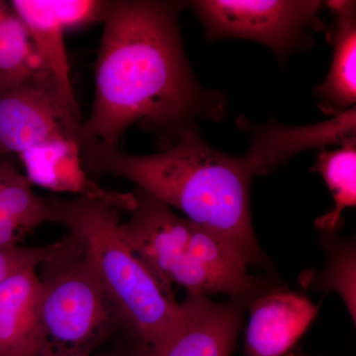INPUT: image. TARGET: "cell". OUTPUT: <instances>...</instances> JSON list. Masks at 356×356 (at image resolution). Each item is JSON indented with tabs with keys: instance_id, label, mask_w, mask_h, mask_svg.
<instances>
[{
	"instance_id": "ffe728a7",
	"label": "cell",
	"mask_w": 356,
	"mask_h": 356,
	"mask_svg": "<svg viewBox=\"0 0 356 356\" xmlns=\"http://www.w3.org/2000/svg\"><path fill=\"white\" fill-rule=\"evenodd\" d=\"M103 346L89 356H149V350L147 348L125 332H123L121 341H117L109 348H103Z\"/></svg>"
},
{
	"instance_id": "7402d4cb",
	"label": "cell",
	"mask_w": 356,
	"mask_h": 356,
	"mask_svg": "<svg viewBox=\"0 0 356 356\" xmlns=\"http://www.w3.org/2000/svg\"><path fill=\"white\" fill-rule=\"evenodd\" d=\"M287 356H298V355H292V353H291V355H288Z\"/></svg>"
},
{
	"instance_id": "8fae6325",
	"label": "cell",
	"mask_w": 356,
	"mask_h": 356,
	"mask_svg": "<svg viewBox=\"0 0 356 356\" xmlns=\"http://www.w3.org/2000/svg\"><path fill=\"white\" fill-rule=\"evenodd\" d=\"M334 21L329 33L332 58L329 74L314 90L320 109L337 117L355 108L356 102V2H325Z\"/></svg>"
},
{
	"instance_id": "d6986e66",
	"label": "cell",
	"mask_w": 356,
	"mask_h": 356,
	"mask_svg": "<svg viewBox=\"0 0 356 356\" xmlns=\"http://www.w3.org/2000/svg\"><path fill=\"white\" fill-rule=\"evenodd\" d=\"M53 248V243L41 247L0 248V284L11 273L28 264L40 266Z\"/></svg>"
},
{
	"instance_id": "9a60e30c",
	"label": "cell",
	"mask_w": 356,
	"mask_h": 356,
	"mask_svg": "<svg viewBox=\"0 0 356 356\" xmlns=\"http://www.w3.org/2000/svg\"><path fill=\"white\" fill-rule=\"evenodd\" d=\"M315 170L324 178L334 198V207L316 221L318 228L334 231L341 215L348 208L356 205V140L344 142L332 151L323 149L318 154Z\"/></svg>"
},
{
	"instance_id": "5b68a950",
	"label": "cell",
	"mask_w": 356,
	"mask_h": 356,
	"mask_svg": "<svg viewBox=\"0 0 356 356\" xmlns=\"http://www.w3.org/2000/svg\"><path fill=\"white\" fill-rule=\"evenodd\" d=\"M135 205L121 222L124 240L170 292L173 285L187 294H216L214 283L198 261L195 224L177 215L170 206L135 186Z\"/></svg>"
},
{
	"instance_id": "44dd1931",
	"label": "cell",
	"mask_w": 356,
	"mask_h": 356,
	"mask_svg": "<svg viewBox=\"0 0 356 356\" xmlns=\"http://www.w3.org/2000/svg\"><path fill=\"white\" fill-rule=\"evenodd\" d=\"M9 9V3L6 1H1L0 0V26H1L2 21H3L4 16Z\"/></svg>"
},
{
	"instance_id": "ac0fdd59",
	"label": "cell",
	"mask_w": 356,
	"mask_h": 356,
	"mask_svg": "<svg viewBox=\"0 0 356 356\" xmlns=\"http://www.w3.org/2000/svg\"><path fill=\"white\" fill-rule=\"evenodd\" d=\"M65 31L102 22L108 0H51Z\"/></svg>"
},
{
	"instance_id": "277c9868",
	"label": "cell",
	"mask_w": 356,
	"mask_h": 356,
	"mask_svg": "<svg viewBox=\"0 0 356 356\" xmlns=\"http://www.w3.org/2000/svg\"><path fill=\"white\" fill-rule=\"evenodd\" d=\"M39 310L55 356H89L123 325L81 243L67 234L38 266Z\"/></svg>"
},
{
	"instance_id": "9c48e42d",
	"label": "cell",
	"mask_w": 356,
	"mask_h": 356,
	"mask_svg": "<svg viewBox=\"0 0 356 356\" xmlns=\"http://www.w3.org/2000/svg\"><path fill=\"white\" fill-rule=\"evenodd\" d=\"M250 306L245 356H287L318 312L308 297L285 290L255 297Z\"/></svg>"
},
{
	"instance_id": "7a4b0ae2",
	"label": "cell",
	"mask_w": 356,
	"mask_h": 356,
	"mask_svg": "<svg viewBox=\"0 0 356 356\" xmlns=\"http://www.w3.org/2000/svg\"><path fill=\"white\" fill-rule=\"evenodd\" d=\"M81 163L88 177L125 178L181 211L235 248L248 264L264 259L250 214L252 177L268 172L257 145L252 143L245 156H231L210 147L194 127L156 154L136 156L119 149Z\"/></svg>"
},
{
	"instance_id": "8992f818",
	"label": "cell",
	"mask_w": 356,
	"mask_h": 356,
	"mask_svg": "<svg viewBox=\"0 0 356 356\" xmlns=\"http://www.w3.org/2000/svg\"><path fill=\"white\" fill-rule=\"evenodd\" d=\"M208 42L252 40L268 47L280 60L310 48L314 33L324 29L318 0H197L192 1Z\"/></svg>"
},
{
	"instance_id": "30bf717a",
	"label": "cell",
	"mask_w": 356,
	"mask_h": 356,
	"mask_svg": "<svg viewBox=\"0 0 356 356\" xmlns=\"http://www.w3.org/2000/svg\"><path fill=\"white\" fill-rule=\"evenodd\" d=\"M39 266L18 268L0 284V356H53L40 318Z\"/></svg>"
},
{
	"instance_id": "e0dca14e",
	"label": "cell",
	"mask_w": 356,
	"mask_h": 356,
	"mask_svg": "<svg viewBox=\"0 0 356 356\" xmlns=\"http://www.w3.org/2000/svg\"><path fill=\"white\" fill-rule=\"evenodd\" d=\"M318 289L339 293L355 322V248L346 243L332 252L329 264L317 282Z\"/></svg>"
},
{
	"instance_id": "5bb4252c",
	"label": "cell",
	"mask_w": 356,
	"mask_h": 356,
	"mask_svg": "<svg viewBox=\"0 0 356 356\" xmlns=\"http://www.w3.org/2000/svg\"><path fill=\"white\" fill-rule=\"evenodd\" d=\"M9 6L24 23L44 70L72 102H76L70 79L65 29L51 0H11Z\"/></svg>"
},
{
	"instance_id": "ba28073f",
	"label": "cell",
	"mask_w": 356,
	"mask_h": 356,
	"mask_svg": "<svg viewBox=\"0 0 356 356\" xmlns=\"http://www.w3.org/2000/svg\"><path fill=\"white\" fill-rule=\"evenodd\" d=\"M248 299L212 301L187 294L181 302L185 318L180 331L163 348L149 356H232L243 324Z\"/></svg>"
},
{
	"instance_id": "7c38bea8",
	"label": "cell",
	"mask_w": 356,
	"mask_h": 356,
	"mask_svg": "<svg viewBox=\"0 0 356 356\" xmlns=\"http://www.w3.org/2000/svg\"><path fill=\"white\" fill-rule=\"evenodd\" d=\"M46 222H51L48 199L37 195L28 178L0 159V248L21 245Z\"/></svg>"
},
{
	"instance_id": "6da1fadb",
	"label": "cell",
	"mask_w": 356,
	"mask_h": 356,
	"mask_svg": "<svg viewBox=\"0 0 356 356\" xmlns=\"http://www.w3.org/2000/svg\"><path fill=\"white\" fill-rule=\"evenodd\" d=\"M187 4L170 0H108L95 65L92 110L79 131L81 159L121 149L135 124L161 149L200 119L221 121L226 96L198 83L185 54L178 16Z\"/></svg>"
},
{
	"instance_id": "3957f363",
	"label": "cell",
	"mask_w": 356,
	"mask_h": 356,
	"mask_svg": "<svg viewBox=\"0 0 356 356\" xmlns=\"http://www.w3.org/2000/svg\"><path fill=\"white\" fill-rule=\"evenodd\" d=\"M47 199L51 222L64 226L81 243L124 331L151 353L163 348L184 325V307L121 235L120 211L132 209V192Z\"/></svg>"
},
{
	"instance_id": "2e32d148",
	"label": "cell",
	"mask_w": 356,
	"mask_h": 356,
	"mask_svg": "<svg viewBox=\"0 0 356 356\" xmlns=\"http://www.w3.org/2000/svg\"><path fill=\"white\" fill-rule=\"evenodd\" d=\"M44 72L27 28L9 6L0 26V92Z\"/></svg>"
},
{
	"instance_id": "52a82bcc",
	"label": "cell",
	"mask_w": 356,
	"mask_h": 356,
	"mask_svg": "<svg viewBox=\"0 0 356 356\" xmlns=\"http://www.w3.org/2000/svg\"><path fill=\"white\" fill-rule=\"evenodd\" d=\"M79 103L49 72L0 92V159L54 142L79 144Z\"/></svg>"
},
{
	"instance_id": "4fadbf2b",
	"label": "cell",
	"mask_w": 356,
	"mask_h": 356,
	"mask_svg": "<svg viewBox=\"0 0 356 356\" xmlns=\"http://www.w3.org/2000/svg\"><path fill=\"white\" fill-rule=\"evenodd\" d=\"M19 159L30 184L36 182L54 191H74L77 195L111 196L115 193L89 180L81 165L77 143H50L25 152Z\"/></svg>"
}]
</instances>
